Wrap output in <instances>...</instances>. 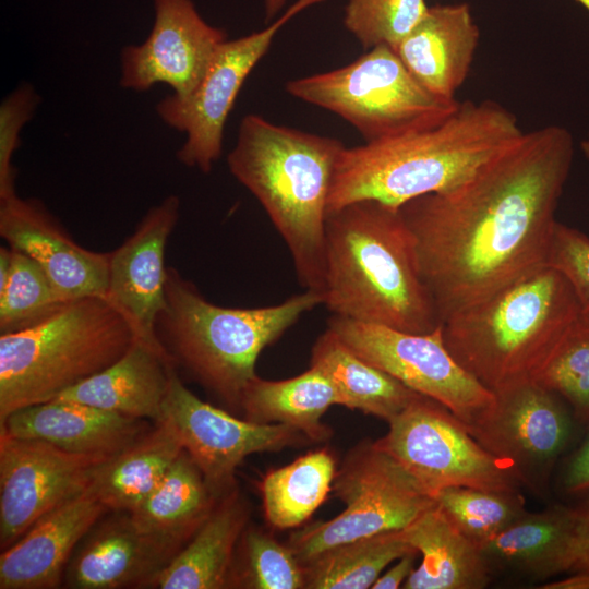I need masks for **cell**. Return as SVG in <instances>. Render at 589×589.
<instances>
[{"instance_id":"obj_30","label":"cell","mask_w":589,"mask_h":589,"mask_svg":"<svg viewBox=\"0 0 589 589\" xmlns=\"http://www.w3.org/2000/svg\"><path fill=\"white\" fill-rule=\"evenodd\" d=\"M568 525L567 505L528 512L479 548L492 575L516 570L536 578L553 577Z\"/></svg>"},{"instance_id":"obj_33","label":"cell","mask_w":589,"mask_h":589,"mask_svg":"<svg viewBox=\"0 0 589 589\" xmlns=\"http://www.w3.org/2000/svg\"><path fill=\"white\" fill-rule=\"evenodd\" d=\"M434 500L453 525L479 546L528 513L519 491L450 486Z\"/></svg>"},{"instance_id":"obj_9","label":"cell","mask_w":589,"mask_h":589,"mask_svg":"<svg viewBox=\"0 0 589 589\" xmlns=\"http://www.w3.org/2000/svg\"><path fill=\"white\" fill-rule=\"evenodd\" d=\"M333 491L345 504L336 517L293 532L288 545L301 564L333 546L402 530L435 504L418 481L375 442L353 448L336 472Z\"/></svg>"},{"instance_id":"obj_15","label":"cell","mask_w":589,"mask_h":589,"mask_svg":"<svg viewBox=\"0 0 589 589\" xmlns=\"http://www.w3.org/2000/svg\"><path fill=\"white\" fill-rule=\"evenodd\" d=\"M108 459L0 433L1 551L44 515L88 490L96 470Z\"/></svg>"},{"instance_id":"obj_21","label":"cell","mask_w":589,"mask_h":589,"mask_svg":"<svg viewBox=\"0 0 589 589\" xmlns=\"http://www.w3.org/2000/svg\"><path fill=\"white\" fill-rule=\"evenodd\" d=\"M149 429L147 420L64 399L19 409L0 423V433L105 458L116 456Z\"/></svg>"},{"instance_id":"obj_2","label":"cell","mask_w":589,"mask_h":589,"mask_svg":"<svg viewBox=\"0 0 589 589\" xmlns=\"http://www.w3.org/2000/svg\"><path fill=\"white\" fill-rule=\"evenodd\" d=\"M524 132L493 100H466L445 121L399 137L345 147L336 164L327 212L358 201L399 208L456 189Z\"/></svg>"},{"instance_id":"obj_4","label":"cell","mask_w":589,"mask_h":589,"mask_svg":"<svg viewBox=\"0 0 589 589\" xmlns=\"http://www.w3.org/2000/svg\"><path fill=\"white\" fill-rule=\"evenodd\" d=\"M339 140L247 115L227 156L230 173L265 209L305 290L323 293L325 223Z\"/></svg>"},{"instance_id":"obj_7","label":"cell","mask_w":589,"mask_h":589,"mask_svg":"<svg viewBox=\"0 0 589 589\" xmlns=\"http://www.w3.org/2000/svg\"><path fill=\"white\" fill-rule=\"evenodd\" d=\"M137 336L105 297L62 304L25 329L0 335V423L52 400L120 359Z\"/></svg>"},{"instance_id":"obj_36","label":"cell","mask_w":589,"mask_h":589,"mask_svg":"<svg viewBox=\"0 0 589 589\" xmlns=\"http://www.w3.org/2000/svg\"><path fill=\"white\" fill-rule=\"evenodd\" d=\"M242 557V566L233 568L232 587L305 588L304 566L294 552L261 529L244 530Z\"/></svg>"},{"instance_id":"obj_14","label":"cell","mask_w":589,"mask_h":589,"mask_svg":"<svg viewBox=\"0 0 589 589\" xmlns=\"http://www.w3.org/2000/svg\"><path fill=\"white\" fill-rule=\"evenodd\" d=\"M161 418L175 426L184 452L216 500L235 490V473L250 455L278 452L309 440L285 424L238 419L195 396L173 372Z\"/></svg>"},{"instance_id":"obj_34","label":"cell","mask_w":589,"mask_h":589,"mask_svg":"<svg viewBox=\"0 0 589 589\" xmlns=\"http://www.w3.org/2000/svg\"><path fill=\"white\" fill-rule=\"evenodd\" d=\"M12 249L9 279L0 290V334L31 327L57 311L64 301L40 265Z\"/></svg>"},{"instance_id":"obj_44","label":"cell","mask_w":589,"mask_h":589,"mask_svg":"<svg viewBox=\"0 0 589 589\" xmlns=\"http://www.w3.org/2000/svg\"><path fill=\"white\" fill-rule=\"evenodd\" d=\"M12 265V249L11 247H1L0 249V290L5 286Z\"/></svg>"},{"instance_id":"obj_39","label":"cell","mask_w":589,"mask_h":589,"mask_svg":"<svg viewBox=\"0 0 589 589\" xmlns=\"http://www.w3.org/2000/svg\"><path fill=\"white\" fill-rule=\"evenodd\" d=\"M546 265L565 276L576 294L581 313L589 316V237L557 221Z\"/></svg>"},{"instance_id":"obj_16","label":"cell","mask_w":589,"mask_h":589,"mask_svg":"<svg viewBox=\"0 0 589 589\" xmlns=\"http://www.w3.org/2000/svg\"><path fill=\"white\" fill-rule=\"evenodd\" d=\"M154 10L147 38L121 50L119 84L139 93L166 84L172 94L188 95L228 39L227 34L205 22L192 0H154Z\"/></svg>"},{"instance_id":"obj_27","label":"cell","mask_w":589,"mask_h":589,"mask_svg":"<svg viewBox=\"0 0 589 589\" xmlns=\"http://www.w3.org/2000/svg\"><path fill=\"white\" fill-rule=\"evenodd\" d=\"M217 501L199 467L183 450L159 484L130 515L144 533L177 555Z\"/></svg>"},{"instance_id":"obj_6","label":"cell","mask_w":589,"mask_h":589,"mask_svg":"<svg viewBox=\"0 0 589 589\" xmlns=\"http://www.w3.org/2000/svg\"><path fill=\"white\" fill-rule=\"evenodd\" d=\"M165 301L156 334L175 365L184 368L227 405L240 407L263 349L323 304V296L304 290L269 306L225 308L209 302L191 280L167 266Z\"/></svg>"},{"instance_id":"obj_37","label":"cell","mask_w":589,"mask_h":589,"mask_svg":"<svg viewBox=\"0 0 589 589\" xmlns=\"http://www.w3.org/2000/svg\"><path fill=\"white\" fill-rule=\"evenodd\" d=\"M429 10L425 0H349L344 25L369 50L398 44Z\"/></svg>"},{"instance_id":"obj_47","label":"cell","mask_w":589,"mask_h":589,"mask_svg":"<svg viewBox=\"0 0 589 589\" xmlns=\"http://www.w3.org/2000/svg\"><path fill=\"white\" fill-rule=\"evenodd\" d=\"M589 11V0H576Z\"/></svg>"},{"instance_id":"obj_17","label":"cell","mask_w":589,"mask_h":589,"mask_svg":"<svg viewBox=\"0 0 589 589\" xmlns=\"http://www.w3.org/2000/svg\"><path fill=\"white\" fill-rule=\"evenodd\" d=\"M179 215L180 199L166 196L147 211L121 245L109 252L108 261L105 298L130 322L137 338L164 351L156 322L166 302L165 249Z\"/></svg>"},{"instance_id":"obj_22","label":"cell","mask_w":589,"mask_h":589,"mask_svg":"<svg viewBox=\"0 0 589 589\" xmlns=\"http://www.w3.org/2000/svg\"><path fill=\"white\" fill-rule=\"evenodd\" d=\"M480 31L467 3L436 4L395 48L430 93L453 100L474 58Z\"/></svg>"},{"instance_id":"obj_32","label":"cell","mask_w":589,"mask_h":589,"mask_svg":"<svg viewBox=\"0 0 589 589\" xmlns=\"http://www.w3.org/2000/svg\"><path fill=\"white\" fill-rule=\"evenodd\" d=\"M417 552L402 530L388 531L327 549L303 564L305 588L366 589L401 556Z\"/></svg>"},{"instance_id":"obj_19","label":"cell","mask_w":589,"mask_h":589,"mask_svg":"<svg viewBox=\"0 0 589 589\" xmlns=\"http://www.w3.org/2000/svg\"><path fill=\"white\" fill-rule=\"evenodd\" d=\"M109 509L88 489L38 519L0 555V589H55L85 536Z\"/></svg>"},{"instance_id":"obj_1","label":"cell","mask_w":589,"mask_h":589,"mask_svg":"<svg viewBox=\"0 0 589 589\" xmlns=\"http://www.w3.org/2000/svg\"><path fill=\"white\" fill-rule=\"evenodd\" d=\"M573 156L563 127L524 132L461 185L399 207L442 324L546 265Z\"/></svg>"},{"instance_id":"obj_28","label":"cell","mask_w":589,"mask_h":589,"mask_svg":"<svg viewBox=\"0 0 589 589\" xmlns=\"http://www.w3.org/2000/svg\"><path fill=\"white\" fill-rule=\"evenodd\" d=\"M310 366L329 380L339 405L387 422L419 395L360 358L329 327L314 342Z\"/></svg>"},{"instance_id":"obj_40","label":"cell","mask_w":589,"mask_h":589,"mask_svg":"<svg viewBox=\"0 0 589 589\" xmlns=\"http://www.w3.org/2000/svg\"><path fill=\"white\" fill-rule=\"evenodd\" d=\"M586 495L569 506L568 530L554 563V576L589 572V493Z\"/></svg>"},{"instance_id":"obj_43","label":"cell","mask_w":589,"mask_h":589,"mask_svg":"<svg viewBox=\"0 0 589 589\" xmlns=\"http://www.w3.org/2000/svg\"><path fill=\"white\" fill-rule=\"evenodd\" d=\"M540 589H589V572L567 574L539 586Z\"/></svg>"},{"instance_id":"obj_12","label":"cell","mask_w":589,"mask_h":589,"mask_svg":"<svg viewBox=\"0 0 589 589\" xmlns=\"http://www.w3.org/2000/svg\"><path fill=\"white\" fill-rule=\"evenodd\" d=\"M493 393L489 409L466 426L479 444L514 470L522 486L543 494L578 423L564 399L536 381Z\"/></svg>"},{"instance_id":"obj_13","label":"cell","mask_w":589,"mask_h":589,"mask_svg":"<svg viewBox=\"0 0 589 589\" xmlns=\"http://www.w3.org/2000/svg\"><path fill=\"white\" fill-rule=\"evenodd\" d=\"M325 0H297L266 28L225 40L195 88L170 94L156 105L159 119L185 134L178 160L208 173L223 151L224 131L236 98L250 72L267 52L278 31L310 5Z\"/></svg>"},{"instance_id":"obj_26","label":"cell","mask_w":589,"mask_h":589,"mask_svg":"<svg viewBox=\"0 0 589 589\" xmlns=\"http://www.w3.org/2000/svg\"><path fill=\"white\" fill-rule=\"evenodd\" d=\"M183 450L173 424L161 418L100 465L88 489L109 510L130 513L159 484Z\"/></svg>"},{"instance_id":"obj_11","label":"cell","mask_w":589,"mask_h":589,"mask_svg":"<svg viewBox=\"0 0 589 589\" xmlns=\"http://www.w3.org/2000/svg\"><path fill=\"white\" fill-rule=\"evenodd\" d=\"M327 327L360 358L438 401L466 425L478 420L494 400V393L449 352L442 325L419 334L333 315Z\"/></svg>"},{"instance_id":"obj_10","label":"cell","mask_w":589,"mask_h":589,"mask_svg":"<svg viewBox=\"0 0 589 589\" xmlns=\"http://www.w3.org/2000/svg\"><path fill=\"white\" fill-rule=\"evenodd\" d=\"M388 426L375 444L433 498L450 486L493 491L522 486L505 461L488 452L462 421L432 398L419 394Z\"/></svg>"},{"instance_id":"obj_5","label":"cell","mask_w":589,"mask_h":589,"mask_svg":"<svg viewBox=\"0 0 589 589\" xmlns=\"http://www.w3.org/2000/svg\"><path fill=\"white\" fill-rule=\"evenodd\" d=\"M580 314L565 276L545 265L450 316L442 332L458 363L494 392L533 381Z\"/></svg>"},{"instance_id":"obj_24","label":"cell","mask_w":589,"mask_h":589,"mask_svg":"<svg viewBox=\"0 0 589 589\" xmlns=\"http://www.w3.org/2000/svg\"><path fill=\"white\" fill-rule=\"evenodd\" d=\"M248 518L249 508L236 490L219 498L197 531L148 588L232 587L235 551Z\"/></svg>"},{"instance_id":"obj_8","label":"cell","mask_w":589,"mask_h":589,"mask_svg":"<svg viewBox=\"0 0 589 589\" xmlns=\"http://www.w3.org/2000/svg\"><path fill=\"white\" fill-rule=\"evenodd\" d=\"M291 96L349 122L365 143L399 137L445 121L460 101L424 88L388 46L369 49L333 71L286 83Z\"/></svg>"},{"instance_id":"obj_25","label":"cell","mask_w":589,"mask_h":589,"mask_svg":"<svg viewBox=\"0 0 589 589\" xmlns=\"http://www.w3.org/2000/svg\"><path fill=\"white\" fill-rule=\"evenodd\" d=\"M421 555L405 589H482L492 574L479 545L462 534L436 504L402 529Z\"/></svg>"},{"instance_id":"obj_29","label":"cell","mask_w":589,"mask_h":589,"mask_svg":"<svg viewBox=\"0 0 589 589\" xmlns=\"http://www.w3.org/2000/svg\"><path fill=\"white\" fill-rule=\"evenodd\" d=\"M333 405H339L337 393L329 380L314 366L280 381L256 375L247 384L240 399L247 420L285 424L315 442L329 437V429L322 423V417Z\"/></svg>"},{"instance_id":"obj_23","label":"cell","mask_w":589,"mask_h":589,"mask_svg":"<svg viewBox=\"0 0 589 589\" xmlns=\"http://www.w3.org/2000/svg\"><path fill=\"white\" fill-rule=\"evenodd\" d=\"M175 368L166 351L136 338L115 363L55 399L157 422Z\"/></svg>"},{"instance_id":"obj_35","label":"cell","mask_w":589,"mask_h":589,"mask_svg":"<svg viewBox=\"0 0 589 589\" xmlns=\"http://www.w3.org/2000/svg\"><path fill=\"white\" fill-rule=\"evenodd\" d=\"M569 406L578 424H589V316L580 314L534 380Z\"/></svg>"},{"instance_id":"obj_41","label":"cell","mask_w":589,"mask_h":589,"mask_svg":"<svg viewBox=\"0 0 589 589\" xmlns=\"http://www.w3.org/2000/svg\"><path fill=\"white\" fill-rule=\"evenodd\" d=\"M581 442L562 459L560 489L566 495L584 496L589 493V424Z\"/></svg>"},{"instance_id":"obj_20","label":"cell","mask_w":589,"mask_h":589,"mask_svg":"<svg viewBox=\"0 0 589 589\" xmlns=\"http://www.w3.org/2000/svg\"><path fill=\"white\" fill-rule=\"evenodd\" d=\"M93 528L67 566L63 580L69 588H148L176 556L144 533L128 512Z\"/></svg>"},{"instance_id":"obj_42","label":"cell","mask_w":589,"mask_h":589,"mask_svg":"<svg viewBox=\"0 0 589 589\" xmlns=\"http://www.w3.org/2000/svg\"><path fill=\"white\" fill-rule=\"evenodd\" d=\"M418 552H410L397 560V563L387 569L373 584V589H396L402 585L414 569V558Z\"/></svg>"},{"instance_id":"obj_45","label":"cell","mask_w":589,"mask_h":589,"mask_svg":"<svg viewBox=\"0 0 589 589\" xmlns=\"http://www.w3.org/2000/svg\"><path fill=\"white\" fill-rule=\"evenodd\" d=\"M287 0H264L265 21L269 22L283 9Z\"/></svg>"},{"instance_id":"obj_38","label":"cell","mask_w":589,"mask_h":589,"mask_svg":"<svg viewBox=\"0 0 589 589\" xmlns=\"http://www.w3.org/2000/svg\"><path fill=\"white\" fill-rule=\"evenodd\" d=\"M40 98L31 83H21L0 105V200L16 194L13 155L20 133L32 119Z\"/></svg>"},{"instance_id":"obj_18","label":"cell","mask_w":589,"mask_h":589,"mask_svg":"<svg viewBox=\"0 0 589 589\" xmlns=\"http://www.w3.org/2000/svg\"><path fill=\"white\" fill-rule=\"evenodd\" d=\"M0 235L40 265L64 301L106 296L109 252L79 245L39 200H0Z\"/></svg>"},{"instance_id":"obj_46","label":"cell","mask_w":589,"mask_h":589,"mask_svg":"<svg viewBox=\"0 0 589 589\" xmlns=\"http://www.w3.org/2000/svg\"><path fill=\"white\" fill-rule=\"evenodd\" d=\"M580 149H581L584 156L586 157V159L589 163V134L585 140L581 141Z\"/></svg>"},{"instance_id":"obj_3","label":"cell","mask_w":589,"mask_h":589,"mask_svg":"<svg viewBox=\"0 0 589 589\" xmlns=\"http://www.w3.org/2000/svg\"><path fill=\"white\" fill-rule=\"evenodd\" d=\"M323 304L340 317L409 333L442 325L399 208L358 201L327 212Z\"/></svg>"},{"instance_id":"obj_31","label":"cell","mask_w":589,"mask_h":589,"mask_svg":"<svg viewBox=\"0 0 589 589\" xmlns=\"http://www.w3.org/2000/svg\"><path fill=\"white\" fill-rule=\"evenodd\" d=\"M336 472L334 456L323 448L266 473L260 490L268 524L289 529L306 521L333 490Z\"/></svg>"}]
</instances>
